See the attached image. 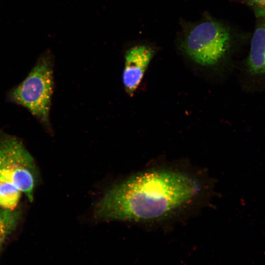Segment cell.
Here are the masks:
<instances>
[{
	"label": "cell",
	"mask_w": 265,
	"mask_h": 265,
	"mask_svg": "<svg viewBox=\"0 0 265 265\" xmlns=\"http://www.w3.org/2000/svg\"><path fill=\"white\" fill-rule=\"evenodd\" d=\"M231 41L227 26L219 21L208 19L193 26L186 32L182 48L197 64L212 66L227 53Z\"/></svg>",
	"instance_id": "3957f363"
},
{
	"label": "cell",
	"mask_w": 265,
	"mask_h": 265,
	"mask_svg": "<svg viewBox=\"0 0 265 265\" xmlns=\"http://www.w3.org/2000/svg\"><path fill=\"white\" fill-rule=\"evenodd\" d=\"M155 53L154 49L145 44H137L125 51L122 80L127 93L132 96L139 85Z\"/></svg>",
	"instance_id": "5b68a950"
},
{
	"label": "cell",
	"mask_w": 265,
	"mask_h": 265,
	"mask_svg": "<svg viewBox=\"0 0 265 265\" xmlns=\"http://www.w3.org/2000/svg\"><path fill=\"white\" fill-rule=\"evenodd\" d=\"M257 18L265 21V0H243Z\"/></svg>",
	"instance_id": "9c48e42d"
},
{
	"label": "cell",
	"mask_w": 265,
	"mask_h": 265,
	"mask_svg": "<svg viewBox=\"0 0 265 265\" xmlns=\"http://www.w3.org/2000/svg\"><path fill=\"white\" fill-rule=\"evenodd\" d=\"M248 71L254 75L265 74V21L255 30L247 60Z\"/></svg>",
	"instance_id": "8992f818"
},
{
	"label": "cell",
	"mask_w": 265,
	"mask_h": 265,
	"mask_svg": "<svg viewBox=\"0 0 265 265\" xmlns=\"http://www.w3.org/2000/svg\"><path fill=\"white\" fill-rule=\"evenodd\" d=\"M195 191L191 180L180 173L145 172L109 189L96 204L94 214L105 220L157 219L186 203Z\"/></svg>",
	"instance_id": "6da1fadb"
},
{
	"label": "cell",
	"mask_w": 265,
	"mask_h": 265,
	"mask_svg": "<svg viewBox=\"0 0 265 265\" xmlns=\"http://www.w3.org/2000/svg\"><path fill=\"white\" fill-rule=\"evenodd\" d=\"M52 55L48 52L38 60L27 77L9 94L13 102L26 108L45 126L49 115L53 89Z\"/></svg>",
	"instance_id": "7a4b0ae2"
},
{
	"label": "cell",
	"mask_w": 265,
	"mask_h": 265,
	"mask_svg": "<svg viewBox=\"0 0 265 265\" xmlns=\"http://www.w3.org/2000/svg\"><path fill=\"white\" fill-rule=\"evenodd\" d=\"M19 215L14 211L0 208V248L6 238L14 229Z\"/></svg>",
	"instance_id": "ba28073f"
},
{
	"label": "cell",
	"mask_w": 265,
	"mask_h": 265,
	"mask_svg": "<svg viewBox=\"0 0 265 265\" xmlns=\"http://www.w3.org/2000/svg\"><path fill=\"white\" fill-rule=\"evenodd\" d=\"M35 177L33 159L22 142L12 136H0V181L15 185L32 202Z\"/></svg>",
	"instance_id": "277c9868"
},
{
	"label": "cell",
	"mask_w": 265,
	"mask_h": 265,
	"mask_svg": "<svg viewBox=\"0 0 265 265\" xmlns=\"http://www.w3.org/2000/svg\"><path fill=\"white\" fill-rule=\"evenodd\" d=\"M21 193L12 184L0 181V208L14 211L19 202Z\"/></svg>",
	"instance_id": "52a82bcc"
}]
</instances>
